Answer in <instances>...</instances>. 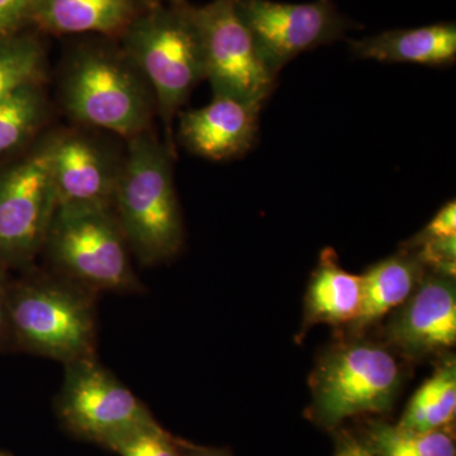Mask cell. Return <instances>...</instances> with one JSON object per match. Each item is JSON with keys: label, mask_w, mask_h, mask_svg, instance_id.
<instances>
[{"label": "cell", "mask_w": 456, "mask_h": 456, "mask_svg": "<svg viewBox=\"0 0 456 456\" xmlns=\"http://www.w3.org/2000/svg\"><path fill=\"white\" fill-rule=\"evenodd\" d=\"M77 45L62 61L59 102L74 125L127 141L152 131L158 116L151 86L118 41Z\"/></svg>", "instance_id": "6da1fadb"}, {"label": "cell", "mask_w": 456, "mask_h": 456, "mask_svg": "<svg viewBox=\"0 0 456 456\" xmlns=\"http://www.w3.org/2000/svg\"><path fill=\"white\" fill-rule=\"evenodd\" d=\"M126 158L112 208L131 253L142 265L175 257L184 244L173 163L154 131L125 141Z\"/></svg>", "instance_id": "7a4b0ae2"}, {"label": "cell", "mask_w": 456, "mask_h": 456, "mask_svg": "<svg viewBox=\"0 0 456 456\" xmlns=\"http://www.w3.org/2000/svg\"><path fill=\"white\" fill-rule=\"evenodd\" d=\"M25 270L11 281L9 346L64 365L94 358L95 293L57 273Z\"/></svg>", "instance_id": "3957f363"}, {"label": "cell", "mask_w": 456, "mask_h": 456, "mask_svg": "<svg viewBox=\"0 0 456 456\" xmlns=\"http://www.w3.org/2000/svg\"><path fill=\"white\" fill-rule=\"evenodd\" d=\"M118 41L151 86L165 145L175 154L174 121L191 92L206 80L200 32L188 0H167L147 9Z\"/></svg>", "instance_id": "277c9868"}, {"label": "cell", "mask_w": 456, "mask_h": 456, "mask_svg": "<svg viewBox=\"0 0 456 456\" xmlns=\"http://www.w3.org/2000/svg\"><path fill=\"white\" fill-rule=\"evenodd\" d=\"M403 378L391 347L358 335L342 340L321 355L312 371L310 419L334 431L351 417L389 412Z\"/></svg>", "instance_id": "5b68a950"}, {"label": "cell", "mask_w": 456, "mask_h": 456, "mask_svg": "<svg viewBox=\"0 0 456 456\" xmlns=\"http://www.w3.org/2000/svg\"><path fill=\"white\" fill-rule=\"evenodd\" d=\"M44 251L57 274L92 292L142 289L112 207H57Z\"/></svg>", "instance_id": "8992f818"}, {"label": "cell", "mask_w": 456, "mask_h": 456, "mask_svg": "<svg viewBox=\"0 0 456 456\" xmlns=\"http://www.w3.org/2000/svg\"><path fill=\"white\" fill-rule=\"evenodd\" d=\"M57 196L46 132L23 154L0 164V264L31 268L42 253Z\"/></svg>", "instance_id": "52a82bcc"}, {"label": "cell", "mask_w": 456, "mask_h": 456, "mask_svg": "<svg viewBox=\"0 0 456 456\" xmlns=\"http://www.w3.org/2000/svg\"><path fill=\"white\" fill-rule=\"evenodd\" d=\"M200 32L206 80L213 97H228L263 106L277 84L237 13L235 0H212L191 5Z\"/></svg>", "instance_id": "ba28073f"}, {"label": "cell", "mask_w": 456, "mask_h": 456, "mask_svg": "<svg viewBox=\"0 0 456 456\" xmlns=\"http://www.w3.org/2000/svg\"><path fill=\"white\" fill-rule=\"evenodd\" d=\"M55 410L69 434L102 448L121 432L154 417L95 356L65 365Z\"/></svg>", "instance_id": "9c48e42d"}, {"label": "cell", "mask_w": 456, "mask_h": 456, "mask_svg": "<svg viewBox=\"0 0 456 456\" xmlns=\"http://www.w3.org/2000/svg\"><path fill=\"white\" fill-rule=\"evenodd\" d=\"M235 4L261 59L277 77L294 57L340 40L351 26L332 0L301 4L235 0Z\"/></svg>", "instance_id": "30bf717a"}, {"label": "cell", "mask_w": 456, "mask_h": 456, "mask_svg": "<svg viewBox=\"0 0 456 456\" xmlns=\"http://www.w3.org/2000/svg\"><path fill=\"white\" fill-rule=\"evenodd\" d=\"M75 125L46 132L51 175L59 206L112 207L125 149Z\"/></svg>", "instance_id": "8fae6325"}, {"label": "cell", "mask_w": 456, "mask_h": 456, "mask_svg": "<svg viewBox=\"0 0 456 456\" xmlns=\"http://www.w3.org/2000/svg\"><path fill=\"white\" fill-rule=\"evenodd\" d=\"M388 346L403 358L421 360L455 346V277L426 270L424 277L386 327Z\"/></svg>", "instance_id": "7c38bea8"}, {"label": "cell", "mask_w": 456, "mask_h": 456, "mask_svg": "<svg viewBox=\"0 0 456 456\" xmlns=\"http://www.w3.org/2000/svg\"><path fill=\"white\" fill-rule=\"evenodd\" d=\"M261 108L240 99L213 97L208 106L179 113L180 143L212 161L241 158L256 141Z\"/></svg>", "instance_id": "4fadbf2b"}, {"label": "cell", "mask_w": 456, "mask_h": 456, "mask_svg": "<svg viewBox=\"0 0 456 456\" xmlns=\"http://www.w3.org/2000/svg\"><path fill=\"white\" fill-rule=\"evenodd\" d=\"M149 8L146 0H40L29 29L53 36L97 35L117 41Z\"/></svg>", "instance_id": "5bb4252c"}, {"label": "cell", "mask_w": 456, "mask_h": 456, "mask_svg": "<svg viewBox=\"0 0 456 456\" xmlns=\"http://www.w3.org/2000/svg\"><path fill=\"white\" fill-rule=\"evenodd\" d=\"M350 50L359 59L379 62L449 66L456 59V26L446 22L384 31L351 41Z\"/></svg>", "instance_id": "9a60e30c"}, {"label": "cell", "mask_w": 456, "mask_h": 456, "mask_svg": "<svg viewBox=\"0 0 456 456\" xmlns=\"http://www.w3.org/2000/svg\"><path fill=\"white\" fill-rule=\"evenodd\" d=\"M362 305V275L351 274L340 265L334 248L320 255L305 298V329L314 325L351 326Z\"/></svg>", "instance_id": "2e32d148"}, {"label": "cell", "mask_w": 456, "mask_h": 456, "mask_svg": "<svg viewBox=\"0 0 456 456\" xmlns=\"http://www.w3.org/2000/svg\"><path fill=\"white\" fill-rule=\"evenodd\" d=\"M425 273L417 255L404 248L370 266L362 275V311L349 327L351 332L358 335L389 312L397 310L410 298Z\"/></svg>", "instance_id": "e0dca14e"}, {"label": "cell", "mask_w": 456, "mask_h": 456, "mask_svg": "<svg viewBox=\"0 0 456 456\" xmlns=\"http://www.w3.org/2000/svg\"><path fill=\"white\" fill-rule=\"evenodd\" d=\"M51 114L46 83L20 86L0 101V164L23 154L45 134Z\"/></svg>", "instance_id": "ac0fdd59"}, {"label": "cell", "mask_w": 456, "mask_h": 456, "mask_svg": "<svg viewBox=\"0 0 456 456\" xmlns=\"http://www.w3.org/2000/svg\"><path fill=\"white\" fill-rule=\"evenodd\" d=\"M455 412L456 362L449 358L417 389L395 425L415 432L441 430L452 426Z\"/></svg>", "instance_id": "d6986e66"}, {"label": "cell", "mask_w": 456, "mask_h": 456, "mask_svg": "<svg viewBox=\"0 0 456 456\" xmlns=\"http://www.w3.org/2000/svg\"><path fill=\"white\" fill-rule=\"evenodd\" d=\"M360 435L374 456H456L452 426L436 431L415 432L382 419H371Z\"/></svg>", "instance_id": "ffe728a7"}, {"label": "cell", "mask_w": 456, "mask_h": 456, "mask_svg": "<svg viewBox=\"0 0 456 456\" xmlns=\"http://www.w3.org/2000/svg\"><path fill=\"white\" fill-rule=\"evenodd\" d=\"M36 33L0 36V101L27 84L46 83V50Z\"/></svg>", "instance_id": "44dd1931"}, {"label": "cell", "mask_w": 456, "mask_h": 456, "mask_svg": "<svg viewBox=\"0 0 456 456\" xmlns=\"http://www.w3.org/2000/svg\"><path fill=\"white\" fill-rule=\"evenodd\" d=\"M104 449L119 456H182L179 437L151 417L108 441Z\"/></svg>", "instance_id": "7402d4cb"}, {"label": "cell", "mask_w": 456, "mask_h": 456, "mask_svg": "<svg viewBox=\"0 0 456 456\" xmlns=\"http://www.w3.org/2000/svg\"><path fill=\"white\" fill-rule=\"evenodd\" d=\"M413 251L428 272L455 277L456 236L441 237L419 245Z\"/></svg>", "instance_id": "603a6c76"}, {"label": "cell", "mask_w": 456, "mask_h": 456, "mask_svg": "<svg viewBox=\"0 0 456 456\" xmlns=\"http://www.w3.org/2000/svg\"><path fill=\"white\" fill-rule=\"evenodd\" d=\"M448 236H456V203L454 200L446 203L426 224L424 230L419 231L410 241L404 242L402 248L415 250L425 242Z\"/></svg>", "instance_id": "cb8c5ba5"}, {"label": "cell", "mask_w": 456, "mask_h": 456, "mask_svg": "<svg viewBox=\"0 0 456 456\" xmlns=\"http://www.w3.org/2000/svg\"><path fill=\"white\" fill-rule=\"evenodd\" d=\"M40 0H0V36L27 31Z\"/></svg>", "instance_id": "d4e9b609"}, {"label": "cell", "mask_w": 456, "mask_h": 456, "mask_svg": "<svg viewBox=\"0 0 456 456\" xmlns=\"http://www.w3.org/2000/svg\"><path fill=\"white\" fill-rule=\"evenodd\" d=\"M334 456H374L362 435L355 432L336 428Z\"/></svg>", "instance_id": "484cf974"}, {"label": "cell", "mask_w": 456, "mask_h": 456, "mask_svg": "<svg viewBox=\"0 0 456 456\" xmlns=\"http://www.w3.org/2000/svg\"><path fill=\"white\" fill-rule=\"evenodd\" d=\"M9 272L7 266L0 264V349L9 346Z\"/></svg>", "instance_id": "4316f807"}, {"label": "cell", "mask_w": 456, "mask_h": 456, "mask_svg": "<svg viewBox=\"0 0 456 456\" xmlns=\"http://www.w3.org/2000/svg\"><path fill=\"white\" fill-rule=\"evenodd\" d=\"M180 452L182 456H233L226 449L209 448V446L197 445L179 437Z\"/></svg>", "instance_id": "83f0119b"}, {"label": "cell", "mask_w": 456, "mask_h": 456, "mask_svg": "<svg viewBox=\"0 0 456 456\" xmlns=\"http://www.w3.org/2000/svg\"><path fill=\"white\" fill-rule=\"evenodd\" d=\"M147 4L150 5V8L155 7V5L161 4V3L167 2V0H146Z\"/></svg>", "instance_id": "f1b7e54d"}, {"label": "cell", "mask_w": 456, "mask_h": 456, "mask_svg": "<svg viewBox=\"0 0 456 456\" xmlns=\"http://www.w3.org/2000/svg\"><path fill=\"white\" fill-rule=\"evenodd\" d=\"M0 456H12V455L8 454V452H0Z\"/></svg>", "instance_id": "f546056e"}]
</instances>
